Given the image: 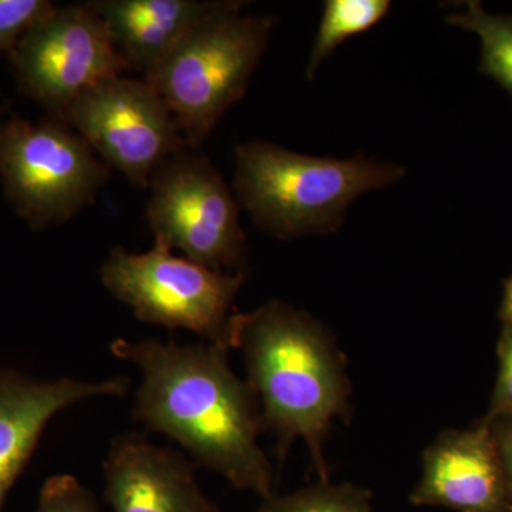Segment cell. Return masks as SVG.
<instances>
[{
  "instance_id": "obj_1",
  "label": "cell",
  "mask_w": 512,
  "mask_h": 512,
  "mask_svg": "<svg viewBox=\"0 0 512 512\" xmlns=\"http://www.w3.org/2000/svg\"><path fill=\"white\" fill-rule=\"evenodd\" d=\"M111 355L140 372L131 417L175 441L195 467L220 474L262 500L274 495V468L259 446L261 412L229 349L156 339H116Z\"/></svg>"
},
{
  "instance_id": "obj_2",
  "label": "cell",
  "mask_w": 512,
  "mask_h": 512,
  "mask_svg": "<svg viewBox=\"0 0 512 512\" xmlns=\"http://www.w3.org/2000/svg\"><path fill=\"white\" fill-rule=\"evenodd\" d=\"M228 346L241 352L262 429L276 437L281 461L303 440L319 481H329L325 440L333 421L350 419L352 404L346 362L328 330L289 303L271 301L232 315Z\"/></svg>"
},
{
  "instance_id": "obj_3",
  "label": "cell",
  "mask_w": 512,
  "mask_h": 512,
  "mask_svg": "<svg viewBox=\"0 0 512 512\" xmlns=\"http://www.w3.org/2000/svg\"><path fill=\"white\" fill-rule=\"evenodd\" d=\"M406 168L363 156H302L266 141L235 150L234 190L255 224L279 239L328 235L353 201L402 180Z\"/></svg>"
},
{
  "instance_id": "obj_4",
  "label": "cell",
  "mask_w": 512,
  "mask_h": 512,
  "mask_svg": "<svg viewBox=\"0 0 512 512\" xmlns=\"http://www.w3.org/2000/svg\"><path fill=\"white\" fill-rule=\"evenodd\" d=\"M244 2L220 0L144 80L157 90L197 150L244 97L274 32V16L242 15Z\"/></svg>"
},
{
  "instance_id": "obj_5",
  "label": "cell",
  "mask_w": 512,
  "mask_h": 512,
  "mask_svg": "<svg viewBox=\"0 0 512 512\" xmlns=\"http://www.w3.org/2000/svg\"><path fill=\"white\" fill-rule=\"evenodd\" d=\"M100 279L143 322L188 330L211 345L229 349L232 309L247 275L212 271L174 255L163 239L154 238V247L144 254L111 249L101 265Z\"/></svg>"
},
{
  "instance_id": "obj_6",
  "label": "cell",
  "mask_w": 512,
  "mask_h": 512,
  "mask_svg": "<svg viewBox=\"0 0 512 512\" xmlns=\"http://www.w3.org/2000/svg\"><path fill=\"white\" fill-rule=\"evenodd\" d=\"M0 174L6 194L33 227L69 221L93 204L109 167L66 121H0Z\"/></svg>"
},
{
  "instance_id": "obj_7",
  "label": "cell",
  "mask_w": 512,
  "mask_h": 512,
  "mask_svg": "<svg viewBox=\"0 0 512 512\" xmlns=\"http://www.w3.org/2000/svg\"><path fill=\"white\" fill-rule=\"evenodd\" d=\"M146 217L154 238L222 274L248 275L237 200L207 157L184 148L151 177Z\"/></svg>"
},
{
  "instance_id": "obj_8",
  "label": "cell",
  "mask_w": 512,
  "mask_h": 512,
  "mask_svg": "<svg viewBox=\"0 0 512 512\" xmlns=\"http://www.w3.org/2000/svg\"><path fill=\"white\" fill-rule=\"evenodd\" d=\"M63 121L138 188L188 148L170 107L146 80L117 76L94 84L70 104Z\"/></svg>"
},
{
  "instance_id": "obj_9",
  "label": "cell",
  "mask_w": 512,
  "mask_h": 512,
  "mask_svg": "<svg viewBox=\"0 0 512 512\" xmlns=\"http://www.w3.org/2000/svg\"><path fill=\"white\" fill-rule=\"evenodd\" d=\"M10 56L20 87L59 120L84 90L131 69L87 3L55 6Z\"/></svg>"
},
{
  "instance_id": "obj_10",
  "label": "cell",
  "mask_w": 512,
  "mask_h": 512,
  "mask_svg": "<svg viewBox=\"0 0 512 512\" xmlns=\"http://www.w3.org/2000/svg\"><path fill=\"white\" fill-rule=\"evenodd\" d=\"M101 470L113 512H221L201 490L190 458L136 431L110 441Z\"/></svg>"
},
{
  "instance_id": "obj_11",
  "label": "cell",
  "mask_w": 512,
  "mask_h": 512,
  "mask_svg": "<svg viewBox=\"0 0 512 512\" xmlns=\"http://www.w3.org/2000/svg\"><path fill=\"white\" fill-rule=\"evenodd\" d=\"M410 503L457 512H511L503 466L485 421L473 429L443 431L426 448Z\"/></svg>"
},
{
  "instance_id": "obj_12",
  "label": "cell",
  "mask_w": 512,
  "mask_h": 512,
  "mask_svg": "<svg viewBox=\"0 0 512 512\" xmlns=\"http://www.w3.org/2000/svg\"><path fill=\"white\" fill-rule=\"evenodd\" d=\"M128 390L127 376L87 382L0 373V483H15L40 434L57 413L97 397H124Z\"/></svg>"
},
{
  "instance_id": "obj_13",
  "label": "cell",
  "mask_w": 512,
  "mask_h": 512,
  "mask_svg": "<svg viewBox=\"0 0 512 512\" xmlns=\"http://www.w3.org/2000/svg\"><path fill=\"white\" fill-rule=\"evenodd\" d=\"M120 55L146 74L156 67L220 0H94Z\"/></svg>"
},
{
  "instance_id": "obj_14",
  "label": "cell",
  "mask_w": 512,
  "mask_h": 512,
  "mask_svg": "<svg viewBox=\"0 0 512 512\" xmlns=\"http://www.w3.org/2000/svg\"><path fill=\"white\" fill-rule=\"evenodd\" d=\"M446 20L480 37V73L490 76L512 97V16L491 15L480 2L471 0L463 12L450 13Z\"/></svg>"
},
{
  "instance_id": "obj_15",
  "label": "cell",
  "mask_w": 512,
  "mask_h": 512,
  "mask_svg": "<svg viewBox=\"0 0 512 512\" xmlns=\"http://www.w3.org/2000/svg\"><path fill=\"white\" fill-rule=\"evenodd\" d=\"M389 0H328L322 23L313 42L306 77L313 79L326 57L349 37L367 32L387 15Z\"/></svg>"
},
{
  "instance_id": "obj_16",
  "label": "cell",
  "mask_w": 512,
  "mask_h": 512,
  "mask_svg": "<svg viewBox=\"0 0 512 512\" xmlns=\"http://www.w3.org/2000/svg\"><path fill=\"white\" fill-rule=\"evenodd\" d=\"M256 512H372V494L353 484L319 481L292 494H274Z\"/></svg>"
},
{
  "instance_id": "obj_17",
  "label": "cell",
  "mask_w": 512,
  "mask_h": 512,
  "mask_svg": "<svg viewBox=\"0 0 512 512\" xmlns=\"http://www.w3.org/2000/svg\"><path fill=\"white\" fill-rule=\"evenodd\" d=\"M53 9L47 0H0V55L12 53L26 32Z\"/></svg>"
},
{
  "instance_id": "obj_18",
  "label": "cell",
  "mask_w": 512,
  "mask_h": 512,
  "mask_svg": "<svg viewBox=\"0 0 512 512\" xmlns=\"http://www.w3.org/2000/svg\"><path fill=\"white\" fill-rule=\"evenodd\" d=\"M35 512H101L92 491L76 477L59 474L50 477L40 490Z\"/></svg>"
},
{
  "instance_id": "obj_19",
  "label": "cell",
  "mask_w": 512,
  "mask_h": 512,
  "mask_svg": "<svg viewBox=\"0 0 512 512\" xmlns=\"http://www.w3.org/2000/svg\"><path fill=\"white\" fill-rule=\"evenodd\" d=\"M498 377L490 409L484 419L512 416V325L503 323L497 346Z\"/></svg>"
},
{
  "instance_id": "obj_20",
  "label": "cell",
  "mask_w": 512,
  "mask_h": 512,
  "mask_svg": "<svg viewBox=\"0 0 512 512\" xmlns=\"http://www.w3.org/2000/svg\"><path fill=\"white\" fill-rule=\"evenodd\" d=\"M490 427L501 466H503L505 483H507L508 500L512 512V416L483 419Z\"/></svg>"
},
{
  "instance_id": "obj_21",
  "label": "cell",
  "mask_w": 512,
  "mask_h": 512,
  "mask_svg": "<svg viewBox=\"0 0 512 512\" xmlns=\"http://www.w3.org/2000/svg\"><path fill=\"white\" fill-rule=\"evenodd\" d=\"M501 320L507 325H512V276L507 279L504 285L503 303L500 311Z\"/></svg>"
},
{
  "instance_id": "obj_22",
  "label": "cell",
  "mask_w": 512,
  "mask_h": 512,
  "mask_svg": "<svg viewBox=\"0 0 512 512\" xmlns=\"http://www.w3.org/2000/svg\"><path fill=\"white\" fill-rule=\"evenodd\" d=\"M12 481H5V483H0V507H2L3 500H5L6 494L12 487Z\"/></svg>"
}]
</instances>
